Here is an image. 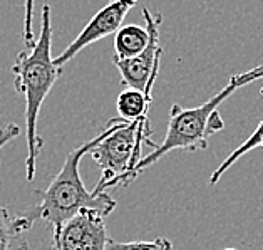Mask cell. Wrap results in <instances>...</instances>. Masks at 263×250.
Here are the masks:
<instances>
[{"instance_id": "ba28073f", "label": "cell", "mask_w": 263, "mask_h": 250, "mask_svg": "<svg viewBox=\"0 0 263 250\" xmlns=\"http://www.w3.org/2000/svg\"><path fill=\"white\" fill-rule=\"evenodd\" d=\"M21 134V128L15 123H9L0 128V150ZM34 227L21 213L12 217L9 210L0 205V250H30L24 234Z\"/></svg>"}, {"instance_id": "5bb4252c", "label": "cell", "mask_w": 263, "mask_h": 250, "mask_svg": "<svg viewBox=\"0 0 263 250\" xmlns=\"http://www.w3.org/2000/svg\"><path fill=\"white\" fill-rule=\"evenodd\" d=\"M223 250H238V248H233V247H230V248H223Z\"/></svg>"}, {"instance_id": "277c9868", "label": "cell", "mask_w": 263, "mask_h": 250, "mask_svg": "<svg viewBox=\"0 0 263 250\" xmlns=\"http://www.w3.org/2000/svg\"><path fill=\"white\" fill-rule=\"evenodd\" d=\"M144 145L155 148L156 143L151 139L149 118L127 121L112 118L106 126L104 138L91 150V156L101 168V178L92 193H106L107 188L127 187L136 180L134 168L143 159Z\"/></svg>"}, {"instance_id": "6da1fadb", "label": "cell", "mask_w": 263, "mask_h": 250, "mask_svg": "<svg viewBox=\"0 0 263 250\" xmlns=\"http://www.w3.org/2000/svg\"><path fill=\"white\" fill-rule=\"evenodd\" d=\"M12 73L17 93H21L25 99V176L32 182L35 178L37 159L44 146V139L37 131L39 113L50 89L62 74V69L55 66L52 57V10L49 4L42 5L39 37L29 50L18 54L12 66Z\"/></svg>"}, {"instance_id": "8fae6325", "label": "cell", "mask_w": 263, "mask_h": 250, "mask_svg": "<svg viewBox=\"0 0 263 250\" xmlns=\"http://www.w3.org/2000/svg\"><path fill=\"white\" fill-rule=\"evenodd\" d=\"M255 148H263V119L258 123V126L255 128V131L250 134V136L243 141V143L240 145V146H236V148L230 153V155L223 159V162L220 163V166L211 173V176H210V180H208V183L210 185H216L218 182H220V178L227 173L232 166L238 162V159L241 158V156H245L248 151H252V150H255Z\"/></svg>"}, {"instance_id": "4fadbf2b", "label": "cell", "mask_w": 263, "mask_h": 250, "mask_svg": "<svg viewBox=\"0 0 263 250\" xmlns=\"http://www.w3.org/2000/svg\"><path fill=\"white\" fill-rule=\"evenodd\" d=\"M34 5L35 0H24V25H22V39L27 47L34 46Z\"/></svg>"}, {"instance_id": "7c38bea8", "label": "cell", "mask_w": 263, "mask_h": 250, "mask_svg": "<svg viewBox=\"0 0 263 250\" xmlns=\"http://www.w3.org/2000/svg\"><path fill=\"white\" fill-rule=\"evenodd\" d=\"M106 250H173V243L166 237H158L155 240L146 242H116L109 239Z\"/></svg>"}, {"instance_id": "30bf717a", "label": "cell", "mask_w": 263, "mask_h": 250, "mask_svg": "<svg viewBox=\"0 0 263 250\" xmlns=\"http://www.w3.org/2000/svg\"><path fill=\"white\" fill-rule=\"evenodd\" d=\"M153 102V94H146L139 89L126 87L123 93H119L116 108L119 113V118L131 123V121H138L141 118H146L149 113Z\"/></svg>"}, {"instance_id": "8992f818", "label": "cell", "mask_w": 263, "mask_h": 250, "mask_svg": "<svg viewBox=\"0 0 263 250\" xmlns=\"http://www.w3.org/2000/svg\"><path fill=\"white\" fill-rule=\"evenodd\" d=\"M138 0H111L106 7H102L98 14H96L87 25L81 30V34L69 44V46L62 50V52L54 57V64L57 67H64L66 64L74 59L82 49H86L91 44L98 42L104 37L116 34V30L123 25L124 17L127 15Z\"/></svg>"}, {"instance_id": "7a4b0ae2", "label": "cell", "mask_w": 263, "mask_h": 250, "mask_svg": "<svg viewBox=\"0 0 263 250\" xmlns=\"http://www.w3.org/2000/svg\"><path fill=\"white\" fill-rule=\"evenodd\" d=\"M104 134L106 130H102L96 138L86 141L70 151L64 159L59 173L49 183V187L46 190H35V195L39 197V203L22 211V215L32 225L37 220L47 222L52 227V239L59 235L61 228L70 219L79 215L81 211L94 210L99 211L102 217H107L116 208V200L109 193L94 195L92 191H89L79 171L81 159L87 153H91L96 145H99Z\"/></svg>"}, {"instance_id": "9c48e42d", "label": "cell", "mask_w": 263, "mask_h": 250, "mask_svg": "<svg viewBox=\"0 0 263 250\" xmlns=\"http://www.w3.org/2000/svg\"><path fill=\"white\" fill-rule=\"evenodd\" d=\"M149 44V32L138 24L121 25L114 35V56L116 59H131L136 57Z\"/></svg>"}, {"instance_id": "3957f363", "label": "cell", "mask_w": 263, "mask_h": 250, "mask_svg": "<svg viewBox=\"0 0 263 250\" xmlns=\"http://www.w3.org/2000/svg\"><path fill=\"white\" fill-rule=\"evenodd\" d=\"M245 84L240 74L230 78V82L218 94H215L210 101L201 106L195 108H183L179 104H173L170 108V119L168 130L163 143H156L153 151L144 156L138 166L134 168L136 178L151 165L159 162L166 153L175 150H186V151H198L208 148V138L211 134L221 131L224 123L218 111V106H221L223 101H227L236 89Z\"/></svg>"}, {"instance_id": "52a82bcc", "label": "cell", "mask_w": 263, "mask_h": 250, "mask_svg": "<svg viewBox=\"0 0 263 250\" xmlns=\"http://www.w3.org/2000/svg\"><path fill=\"white\" fill-rule=\"evenodd\" d=\"M107 242L104 217L99 211L84 210L61 228L50 250H106Z\"/></svg>"}, {"instance_id": "5b68a950", "label": "cell", "mask_w": 263, "mask_h": 250, "mask_svg": "<svg viewBox=\"0 0 263 250\" xmlns=\"http://www.w3.org/2000/svg\"><path fill=\"white\" fill-rule=\"evenodd\" d=\"M143 17L146 29L149 32V44L141 54L131 59H116L112 57V64L121 74V82L126 87L139 89L146 94H153L155 81L158 78L159 61H161V39H159V25L163 24V15L159 12H151L143 9Z\"/></svg>"}]
</instances>
